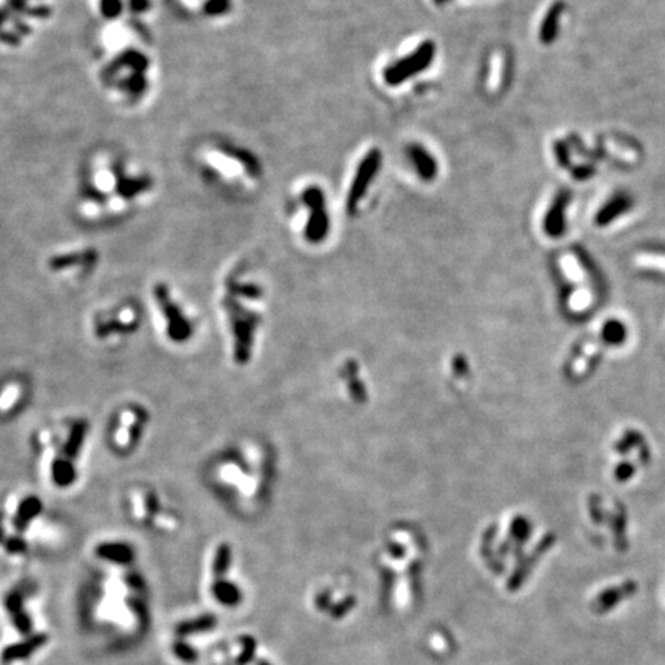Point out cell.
<instances>
[{"label": "cell", "mask_w": 665, "mask_h": 665, "mask_svg": "<svg viewBox=\"0 0 665 665\" xmlns=\"http://www.w3.org/2000/svg\"><path fill=\"white\" fill-rule=\"evenodd\" d=\"M97 264V253L94 250H79L59 253L48 260V268L54 274L86 276Z\"/></svg>", "instance_id": "obj_13"}, {"label": "cell", "mask_w": 665, "mask_h": 665, "mask_svg": "<svg viewBox=\"0 0 665 665\" xmlns=\"http://www.w3.org/2000/svg\"><path fill=\"white\" fill-rule=\"evenodd\" d=\"M272 462L256 444H235L216 451L205 465L208 488L225 506H258L265 499Z\"/></svg>", "instance_id": "obj_1"}, {"label": "cell", "mask_w": 665, "mask_h": 665, "mask_svg": "<svg viewBox=\"0 0 665 665\" xmlns=\"http://www.w3.org/2000/svg\"><path fill=\"white\" fill-rule=\"evenodd\" d=\"M94 556L116 567L130 568L136 564L137 550L128 540L113 539V540H100L93 548Z\"/></svg>", "instance_id": "obj_14"}, {"label": "cell", "mask_w": 665, "mask_h": 665, "mask_svg": "<svg viewBox=\"0 0 665 665\" xmlns=\"http://www.w3.org/2000/svg\"><path fill=\"white\" fill-rule=\"evenodd\" d=\"M123 508L136 524L156 531H171L180 522L178 511L151 485L141 484L128 490L123 498Z\"/></svg>", "instance_id": "obj_7"}, {"label": "cell", "mask_w": 665, "mask_h": 665, "mask_svg": "<svg viewBox=\"0 0 665 665\" xmlns=\"http://www.w3.org/2000/svg\"><path fill=\"white\" fill-rule=\"evenodd\" d=\"M240 646H242V650H240L239 664L240 665L250 664L253 661L254 652H256V641L250 638V636H244V638H240Z\"/></svg>", "instance_id": "obj_26"}, {"label": "cell", "mask_w": 665, "mask_h": 665, "mask_svg": "<svg viewBox=\"0 0 665 665\" xmlns=\"http://www.w3.org/2000/svg\"><path fill=\"white\" fill-rule=\"evenodd\" d=\"M302 201L310 208V219L305 228V239L311 244H319L327 237L330 221L325 211V196L319 187H308L302 194Z\"/></svg>", "instance_id": "obj_11"}, {"label": "cell", "mask_w": 665, "mask_h": 665, "mask_svg": "<svg viewBox=\"0 0 665 665\" xmlns=\"http://www.w3.org/2000/svg\"><path fill=\"white\" fill-rule=\"evenodd\" d=\"M258 665H269V664H268V662H265V661H262V662H259Z\"/></svg>", "instance_id": "obj_29"}, {"label": "cell", "mask_w": 665, "mask_h": 665, "mask_svg": "<svg viewBox=\"0 0 665 665\" xmlns=\"http://www.w3.org/2000/svg\"><path fill=\"white\" fill-rule=\"evenodd\" d=\"M634 591H636V584L633 581L624 582L623 586H619V587H613L610 590H605L597 596V599L595 601V610L599 611V613L609 611L610 609H613V607L618 605L620 601H623V599L632 596Z\"/></svg>", "instance_id": "obj_20"}, {"label": "cell", "mask_w": 665, "mask_h": 665, "mask_svg": "<svg viewBox=\"0 0 665 665\" xmlns=\"http://www.w3.org/2000/svg\"><path fill=\"white\" fill-rule=\"evenodd\" d=\"M408 156H410L412 162L418 171L419 178L425 182L435 180L437 176V164L435 157L422 147L419 143H413L408 147Z\"/></svg>", "instance_id": "obj_19"}, {"label": "cell", "mask_w": 665, "mask_h": 665, "mask_svg": "<svg viewBox=\"0 0 665 665\" xmlns=\"http://www.w3.org/2000/svg\"><path fill=\"white\" fill-rule=\"evenodd\" d=\"M45 513V502L30 490H16L0 498V548L11 558L26 556L28 533Z\"/></svg>", "instance_id": "obj_4"}, {"label": "cell", "mask_w": 665, "mask_h": 665, "mask_svg": "<svg viewBox=\"0 0 665 665\" xmlns=\"http://www.w3.org/2000/svg\"><path fill=\"white\" fill-rule=\"evenodd\" d=\"M171 655L176 657L178 661L188 665L194 664L197 659H199V653H197V650L184 638H176V641L171 642Z\"/></svg>", "instance_id": "obj_22"}, {"label": "cell", "mask_w": 665, "mask_h": 665, "mask_svg": "<svg viewBox=\"0 0 665 665\" xmlns=\"http://www.w3.org/2000/svg\"><path fill=\"white\" fill-rule=\"evenodd\" d=\"M160 333L173 347H185L197 336V320L166 282H157L151 291Z\"/></svg>", "instance_id": "obj_6"}, {"label": "cell", "mask_w": 665, "mask_h": 665, "mask_svg": "<svg viewBox=\"0 0 665 665\" xmlns=\"http://www.w3.org/2000/svg\"><path fill=\"white\" fill-rule=\"evenodd\" d=\"M152 422L150 408L139 400H127L109 414L105 427V442L114 457L134 456L148 436Z\"/></svg>", "instance_id": "obj_5"}, {"label": "cell", "mask_w": 665, "mask_h": 665, "mask_svg": "<svg viewBox=\"0 0 665 665\" xmlns=\"http://www.w3.org/2000/svg\"><path fill=\"white\" fill-rule=\"evenodd\" d=\"M5 611L8 613L11 624L16 628L19 634L25 636L33 634V619L25 610V593L19 588H11L3 597Z\"/></svg>", "instance_id": "obj_16"}, {"label": "cell", "mask_w": 665, "mask_h": 665, "mask_svg": "<svg viewBox=\"0 0 665 665\" xmlns=\"http://www.w3.org/2000/svg\"><path fill=\"white\" fill-rule=\"evenodd\" d=\"M231 564L233 547L226 542V540H222V542H219L214 548L213 558H211V577H213V579H216V577H225L230 572Z\"/></svg>", "instance_id": "obj_21"}, {"label": "cell", "mask_w": 665, "mask_h": 665, "mask_svg": "<svg viewBox=\"0 0 665 665\" xmlns=\"http://www.w3.org/2000/svg\"><path fill=\"white\" fill-rule=\"evenodd\" d=\"M49 642L47 633H33L30 636H25L24 639L14 644L6 646L2 653H0V661L2 664H16L20 661H28L36 653L45 647Z\"/></svg>", "instance_id": "obj_15"}, {"label": "cell", "mask_w": 665, "mask_h": 665, "mask_svg": "<svg viewBox=\"0 0 665 665\" xmlns=\"http://www.w3.org/2000/svg\"><path fill=\"white\" fill-rule=\"evenodd\" d=\"M561 13V6L554 5L553 8L548 13V16L544 20V25L540 28V40L548 43L554 39V34H556V28H558V17Z\"/></svg>", "instance_id": "obj_23"}, {"label": "cell", "mask_w": 665, "mask_h": 665, "mask_svg": "<svg viewBox=\"0 0 665 665\" xmlns=\"http://www.w3.org/2000/svg\"><path fill=\"white\" fill-rule=\"evenodd\" d=\"M381 162H382V155L377 148L370 150L367 155H365V157L361 160L359 166H357L356 176L353 179V184L352 187H350L348 197H347V210L350 214L356 213L357 205L361 203L363 194L367 193L373 179L376 178Z\"/></svg>", "instance_id": "obj_12"}, {"label": "cell", "mask_w": 665, "mask_h": 665, "mask_svg": "<svg viewBox=\"0 0 665 665\" xmlns=\"http://www.w3.org/2000/svg\"><path fill=\"white\" fill-rule=\"evenodd\" d=\"M210 593L213 596L214 601L225 607V609H236L244 601V593L235 581H230L225 577H216L211 582Z\"/></svg>", "instance_id": "obj_17"}, {"label": "cell", "mask_w": 665, "mask_h": 665, "mask_svg": "<svg viewBox=\"0 0 665 665\" xmlns=\"http://www.w3.org/2000/svg\"><path fill=\"white\" fill-rule=\"evenodd\" d=\"M262 299L264 291L258 283L242 282L235 276L226 279L219 310L230 343L231 361L239 367H244L253 359L258 334L264 322Z\"/></svg>", "instance_id": "obj_3"}, {"label": "cell", "mask_w": 665, "mask_h": 665, "mask_svg": "<svg viewBox=\"0 0 665 665\" xmlns=\"http://www.w3.org/2000/svg\"><path fill=\"white\" fill-rule=\"evenodd\" d=\"M90 435L91 423L85 416H67L34 430L33 456L42 476L57 492L76 487Z\"/></svg>", "instance_id": "obj_2"}, {"label": "cell", "mask_w": 665, "mask_h": 665, "mask_svg": "<svg viewBox=\"0 0 665 665\" xmlns=\"http://www.w3.org/2000/svg\"><path fill=\"white\" fill-rule=\"evenodd\" d=\"M642 264L646 265H652V267H661L665 268V260L662 258H652V259H644Z\"/></svg>", "instance_id": "obj_27"}, {"label": "cell", "mask_w": 665, "mask_h": 665, "mask_svg": "<svg viewBox=\"0 0 665 665\" xmlns=\"http://www.w3.org/2000/svg\"><path fill=\"white\" fill-rule=\"evenodd\" d=\"M562 205H564V201L561 199L554 203V207L547 216L545 230L550 236H559L562 231Z\"/></svg>", "instance_id": "obj_24"}, {"label": "cell", "mask_w": 665, "mask_h": 665, "mask_svg": "<svg viewBox=\"0 0 665 665\" xmlns=\"http://www.w3.org/2000/svg\"><path fill=\"white\" fill-rule=\"evenodd\" d=\"M33 399V384L24 373L0 377V423L14 422L24 414Z\"/></svg>", "instance_id": "obj_9"}, {"label": "cell", "mask_w": 665, "mask_h": 665, "mask_svg": "<svg viewBox=\"0 0 665 665\" xmlns=\"http://www.w3.org/2000/svg\"><path fill=\"white\" fill-rule=\"evenodd\" d=\"M625 338V330L616 320H610L602 327V339L610 343H618Z\"/></svg>", "instance_id": "obj_25"}, {"label": "cell", "mask_w": 665, "mask_h": 665, "mask_svg": "<svg viewBox=\"0 0 665 665\" xmlns=\"http://www.w3.org/2000/svg\"><path fill=\"white\" fill-rule=\"evenodd\" d=\"M435 54H436L435 42L431 40L422 42L412 54H408L407 57H402L400 61L390 65V67L384 71L385 84H389L390 86H398L402 82H405V80L419 75V72H422L423 70H427L430 67L431 62H433L435 59Z\"/></svg>", "instance_id": "obj_10"}, {"label": "cell", "mask_w": 665, "mask_h": 665, "mask_svg": "<svg viewBox=\"0 0 665 665\" xmlns=\"http://www.w3.org/2000/svg\"><path fill=\"white\" fill-rule=\"evenodd\" d=\"M143 324L142 308L133 301L114 304L94 311L90 322L91 336L99 343H118L133 338Z\"/></svg>", "instance_id": "obj_8"}, {"label": "cell", "mask_w": 665, "mask_h": 665, "mask_svg": "<svg viewBox=\"0 0 665 665\" xmlns=\"http://www.w3.org/2000/svg\"><path fill=\"white\" fill-rule=\"evenodd\" d=\"M433 2H435L436 5H442V3H445V2H448V0H433Z\"/></svg>", "instance_id": "obj_28"}, {"label": "cell", "mask_w": 665, "mask_h": 665, "mask_svg": "<svg viewBox=\"0 0 665 665\" xmlns=\"http://www.w3.org/2000/svg\"><path fill=\"white\" fill-rule=\"evenodd\" d=\"M217 623L219 620L213 613H203V615L180 620V623L174 627V634H176V638L187 639L189 636L213 632L217 627Z\"/></svg>", "instance_id": "obj_18"}]
</instances>
